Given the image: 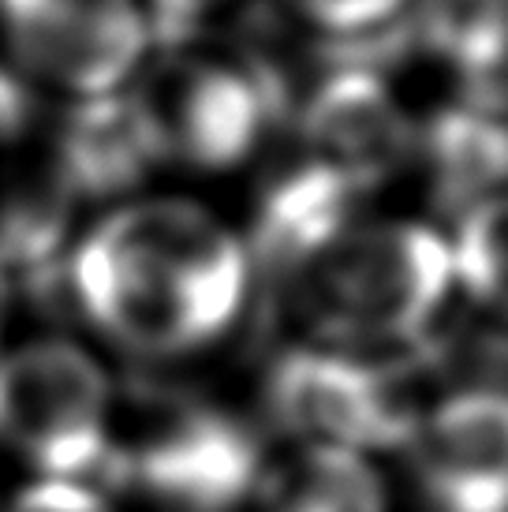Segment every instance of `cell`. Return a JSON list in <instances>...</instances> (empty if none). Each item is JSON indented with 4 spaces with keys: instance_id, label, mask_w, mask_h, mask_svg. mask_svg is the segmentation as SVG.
Returning a JSON list of instances; mask_svg holds the SVG:
<instances>
[{
    "instance_id": "cell-18",
    "label": "cell",
    "mask_w": 508,
    "mask_h": 512,
    "mask_svg": "<svg viewBox=\"0 0 508 512\" xmlns=\"http://www.w3.org/2000/svg\"><path fill=\"white\" fill-rule=\"evenodd\" d=\"M0 512H120L113 494L64 479H30L4 501Z\"/></svg>"
},
{
    "instance_id": "cell-16",
    "label": "cell",
    "mask_w": 508,
    "mask_h": 512,
    "mask_svg": "<svg viewBox=\"0 0 508 512\" xmlns=\"http://www.w3.org/2000/svg\"><path fill=\"white\" fill-rule=\"evenodd\" d=\"M445 232L460 307L508 333V191L452 217Z\"/></svg>"
},
{
    "instance_id": "cell-13",
    "label": "cell",
    "mask_w": 508,
    "mask_h": 512,
    "mask_svg": "<svg viewBox=\"0 0 508 512\" xmlns=\"http://www.w3.org/2000/svg\"><path fill=\"white\" fill-rule=\"evenodd\" d=\"M411 172L441 214L460 217L508 191V116L441 98L419 113Z\"/></svg>"
},
{
    "instance_id": "cell-2",
    "label": "cell",
    "mask_w": 508,
    "mask_h": 512,
    "mask_svg": "<svg viewBox=\"0 0 508 512\" xmlns=\"http://www.w3.org/2000/svg\"><path fill=\"white\" fill-rule=\"evenodd\" d=\"M299 341L370 359L434 356L460 311L449 232L415 214H363L284 277Z\"/></svg>"
},
{
    "instance_id": "cell-15",
    "label": "cell",
    "mask_w": 508,
    "mask_h": 512,
    "mask_svg": "<svg viewBox=\"0 0 508 512\" xmlns=\"http://www.w3.org/2000/svg\"><path fill=\"white\" fill-rule=\"evenodd\" d=\"M75 202L45 172V180L8 187L0 195V273L12 296L49 299L60 292L75 247Z\"/></svg>"
},
{
    "instance_id": "cell-10",
    "label": "cell",
    "mask_w": 508,
    "mask_h": 512,
    "mask_svg": "<svg viewBox=\"0 0 508 512\" xmlns=\"http://www.w3.org/2000/svg\"><path fill=\"white\" fill-rule=\"evenodd\" d=\"M363 210L367 199L340 172L311 154H299L296 161L269 172L266 184L258 187L251 228L243 232L254 270H273L284 281Z\"/></svg>"
},
{
    "instance_id": "cell-22",
    "label": "cell",
    "mask_w": 508,
    "mask_h": 512,
    "mask_svg": "<svg viewBox=\"0 0 508 512\" xmlns=\"http://www.w3.org/2000/svg\"><path fill=\"white\" fill-rule=\"evenodd\" d=\"M0 509H4V501H0Z\"/></svg>"
},
{
    "instance_id": "cell-1",
    "label": "cell",
    "mask_w": 508,
    "mask_h": 512,
    "mask_svg": "<svg viewBox=\"0 0 508 512\" xmlns=\"http://www.w3.org/2000/svg\"><path fill=\"white\" fill-rule=\"evenodd\" d=\"M251 285L247 236L225 214L187 195H135L75 236L64 299L120 356L187 363L240 329Z\"/></svg>"
},
{
    "instance_id": "cell-7",
    "label": "cell",
    "mask_w": 508,
    "mask_h": 512,
    "mask_svg": "<svg viewBox=\"0 0 508 512\" xmlns=\"http://www.w3.org/2000/svg\"><path fill=\"white\" fill-rule=\"evenodd\" d=\"M0 45L23 83L71 105L127 90L157 38L142 0H0Z\"/></svg>"
},
{
    "instance_id": "cell-14",
    "label": "cell",
    "mask_w": 508,
    "mask_h": 512,
    "mask_svg": "<svg viewBox=\"0 0 508 512\" xmlns=\"http://www.w3.org/2000/svg\"><path fill=\"white\" fill-rule=\"evenodd\" d=\"M254 512H393V486L378 456L292 445L269 460L251 501Z\"/></svg>"
},
{
    "instance_id": "cell-5",
    "label": "cell",
    "mask_w": 508,
    "mask_h": 512,
    "mask_svg": "<svg viewBox=\"0 0 508 512\" xmlns=\"http://www.w3.org/2000/svg\"><path fill=\"white\" fill-rule=\"evenodd\" d=\"M419 363L370 359L296 341L266 367L262 412L292 445H333L385 456L408 449L426 400L415 397Z\"/></svg>"
},
{
    "instance_id": "cell-9",
    "label": "cell",
    "mask_w": 508,
    "mask_h": 512,
    "mask_svg": "<svg viewBox=\"0 0 508 512\" xmlns=\"http://www.w3.org/2000/svg\"><path fill=\"white\" fill-rule=\"evenodd\" d=\"M303 154L370 199L411 172L419 113L374 60H340L299 101Z\"/></svg>"
},
{
    "instance_id": "cell-12",
    "label": "cell",
    "mask_w": 508,
    "mask_h": 512,
    "mask_svg": "<svg viewBox=\"0 0 508 512\" xmlns=\"http://www.w3.org/2000/svg\"><path fill=\"white\" fill-rule=\"evenodd\" d=\"M408 27L445 98L508 116V0H419Z\"/></svg>"
},
{
    "instance_id": "cell-6",
    "label": "cell",
    "mask_w": 508,
    "mask_h": 512,
    "mask_svg": "<svg viewBox=\"0 0 508 512\" xmlns=\"http://www.w3.org/2000/svg\"><path fill=\"white\" fill-rule=\"evenodd\" d=\"M269 456L247 415L202 397L161 400L116 445V486L165 512H240Z\"/></svg>"
},
{
    "instance_id": "cell-11",
    "label": "cell",
    "mask_w": 508,
    "mask_h": 512,
    "mask_svg": "<svg viewBox=\"0 0 508 512\" xmlns=\"http://www.w3.org/2000/svg\"><path fill=\"white\" fill-rule=\"evenodd\" d=\"M154 172V150L127 90L109 98L71 101L57 128L49 176L75 206H116L135 199Z\"/></svg>"
},
{
    "instance_id": "cell-19",
    "label": "cell",
    "mask_w": 508,
    "mask_h": 512,
    "mask_svg": "<svg viewBox=\"0 0 508 512\" xmlns=\"http://www.w3.org/2000/svg\"><path fill=\"white\" fill-rule=\"evenodd\" d=\"M236 4L240 0H142L154 38L165 45L195 42L198 30L210 27L217 15H225Z\"/></svg>"
},
{
    "instance_id": "cell-21",
    "label": "cell",
    "mask_w": 508,
    "mask_h": 512,
    "mask_svg": "<svg viewBox=\"0 0 508 512\" xmlns=\"http://www.w3.org/2000/svg\"><path fill=\"white\" fill-rule=\"evenodd\" d=\"M12 288L4 281V273H0V352H4V326H8V311H12Z\"/></svg>"
},
{
    "instance_id": "cell-20",
    "label": "cell",
    "mask_w": 508,
    "mask_h": 512,
    "mask_svg": "<svg viewBox=\"0 0 508 512\" xmlns=\"http://www.w3.org/2000/svg\"><path fill=\"white\" fill-rule=\"evenodd\" d=\"M30 116V86L19 79V75L0 64V146H8L27 128Z\"/></svg>"
},
{
    "instance_id": "cell-17",
    "label": "cell",
    "mask_w": 508,
    "mask_h": 512,
    "mask_svg": "<svg viewBox=\"0 0 508 512\" xmlns=\"http://www.w3.org/2000/svg\"><path fill=\"white\" fill-rule=\"evenodd\" d=\"M299 27L322 34L329 45H370L411 23L419 0H281Z\"/></svg>"
},
{
    "instance_id": "cell-4",
    "label": "cell",
    "mask_w": 508,
    "mask_h": 512,
    "mask_svg": "<svg viewBox=\"0 0 508 512\" xmlns=\"http://www.w3.org/2000/svg\"><path fill=\"white\" fill-rule=\"evenodd\" d=\"M116 445L120 389L94 348L38 333L0 352V449L34 479L113 494Z\"/></svg>"
},
{
    "instance_id": "cell-8",
    "label": "cell",
    "mask_w": 508,
    "mask_h": 512,
    "mask_svg": "<svg viewBox=\"0 0 508 512\" xmlns=\"http://www.w3.org/2000/svg\"><path fill=\"white\" fill-rule=\"evenodd\" d=\"M404 453L423 512H508V382L441 389Z\"/></svg>"
},
{
    "instance_id": "cell-3",
    "label": "cell",
    "mask_w": 508,
    "mask_h": 512,
    "mask_svg": "<svg viewBox=\"0 0 508 512\" xmlns=\"http://www.w3.org/2000/svg\"><path fill=\"white\" fill-rule=\"evenodd\" d=\"M157 169L225 176L243 169L288 116V86L254 53L169 45L127 86Z\"/></svg>"
}]
</instances>
